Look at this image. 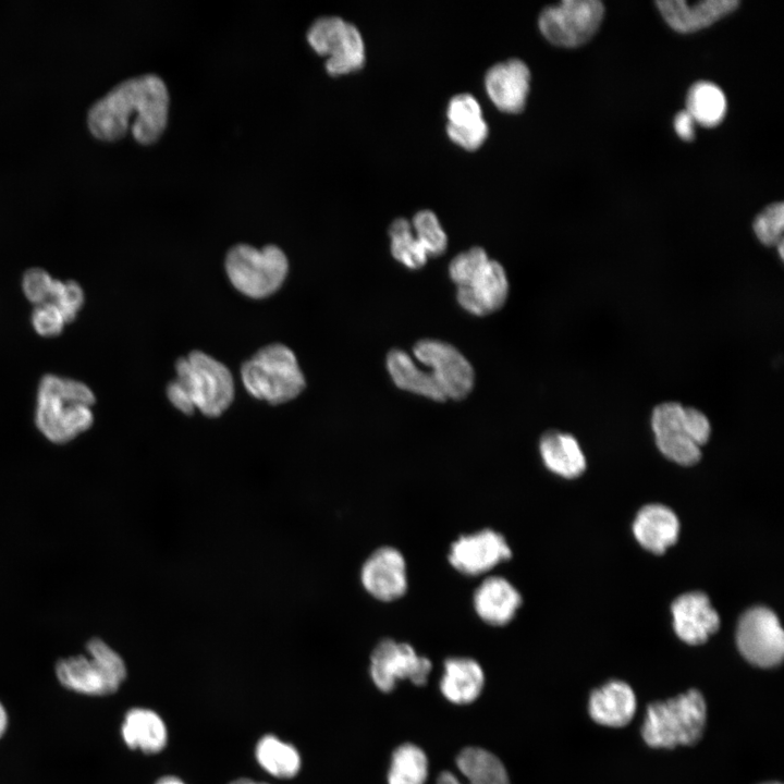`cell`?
Listing matches in <instances>:
<instances>
[{
  "label": "cell",
  "mask_w": 784,
  "mask_h": 784,
  "mask_svg": "<svg viewBox=\"0 0 784 784\" xmlns=\"http://www.w3.org/2000/svg\"><path fill=\"white\" fill-rule=\"evenodd\" d=\"M651 426L656 442L663 455L682 464L693 465L701 456L711 432L707 416L694 407L677 402H664L653 408Z\"/></svg>",
  "instance_id": "8992f818"
},
{
  "label": "cell",
  "mask_w": 784,
  "mask_h": 784,
  "mask_svg": "<svg viewBox=\"0 0 784 784\" xmlns=\"http://www.w3.org/2000/svg\"><path fill=\"white\" fill-rule=\"evenodd\" d=\"M758 240L767 246H776L782 240L784 228L783 203H774L764 208L755 219L752 224Z\"/></svg>",
  "instance_id": "e575fe53"
},
{
  "label": "cell",
  "mask_w": 784,
  "mask_h": 784,
  "mask_svg": "<svg viewBox=\"0 0 784 784\" xmlns=\"http://www.w3.org/2000/svg\"><path fill=\"white\" fill-rule=\"evenodd\" d=\"M169 91L152 73L127 78L97 100L88 111V126L99 139L115 140L128 128L142 144L155 142L168 121Z\"/></svg>",
  "instance_id": "6da1fadb"
},
{
  "label": "cell",
  "mask_w": 784,
  "mask_h": 784,
  "mask_svg": "<svg viewBox=\"0 0 784 784\" xmlns=\"http://www.w3.org/2000/svg\"><path fill=\"white\" fill-rule=\"evenodd\" d=\"M539 452L546 467L564 478L579 476L586 467V460L577 440L558 430L544 432L539 441Z\"/></svg>",
  "instance_id": "4316f807"
},
{
  "label": "cell",
  "mask_w": 784,
  "mask_h": 784,
  "mask_svg": "<svg viewBox=\"0 0 784 784\" xmlns=\"http://www.w3.org/2000/svg\"><path fill=\"white\" fill-rule=\"evenodd\" d=\"M633 531L645 549L660 554L677 540L679 523L669 507L649 504L638 512Z\"/></svg>",
  "instance_id": "cb8c5ba5"
},
{
  "label": "cell",
  "mask_w": 784,
  "mask_h": 784,
  "mask_svg": "<svg viewBox=\"0 0 784 784\" xmlns=\"http://www.w3.org/2000/svg\"><path fill=\"white\" fill-rule=\"evenodd\" d=\"M62 383L63 379L49 375L42 378L38 390L36 424L56 443L71 441L94 421L89 406L69 399Z\"/></svg>",
  "instance_id": "ba28073f"
},
{
  "label": "cell",
  "mask_w": 784,
  "mask_h": 784,
  "mask_svg": "<svg viewBox=\"0 0 784 784\" xmlns=\"http://www.w3.org/2000/svg\"><path fill=\"white\" fill-rule=\"evenodd\" d=\"M455 762L467 782L462 783L452 772L443 771L439 774L437 784H511L502 761L483 748H464Z\"/></svg>",
  "instance_id": "7402d4cb"
},
{
  "label": "cell",
  "mask_w": 784,
  "mask_h": 784,
  "mask_svg": "<svg viewBox=\"0 0 784 784\" xmlns=\"http://www.w3.org/2000/svg\"><path fill=\"white\" fill-rule=\"evenodd\" d=\"M306 36L318 53L328 57L326 69L329 74L342 75L364 66L365 44L353 23L340 16H321L313 22Z\"/></svg>",
  "instance_id": "9c48e42d"
},
{
  "label": "cell",
  "mask_w": 784,
  "mask_h": 784,
  "mask_svg": "<svg viewBox=\"0 0 784 784\" xmlns=\"http://www.w3.org/2000/svg\"><path fill=\"white\" fill-rule=\"evenodd\" d=\"M417 360L431 373L445 399L462 400L473 390L475 371L465 356L453 345L434 339L418 341L413 347Z\"/></svg>",
  "instance_id": "4fadbf2b"
},
{
  "label": "cell",
  "mask_w": 784,
  "mask_h": 784,
  "mask_svg": "<svg viewBox=\"0 0 784 784\" xmlns=\"http://www.w3.org/2000/svg\"><path fill=\"white\" fill-rule=\"evenodd\" d=\"M674 629L689 645H700L718 630L720 617L702 592H689L672 604Z\"/></svg>",
  "instance_id": "d6986e66"
},
{
  "label": "cell",
  "mask_w": 784,
  "mask_h": 784,
  "mask_svg": "<svg viewBox=\"0 0 784 784\" xmlns=\"http://www.w3.org/2000/svg\"><path fill=\"white\" fill-rule=\"evenodd\" d=\"M449 138L458 147L476 150L486 142L489 127L478 100L467 93L453 96L446 108Z\"/></svg>",
  "instance_id": "ffe728a7"
},
{
  "label": "cell",
  "mask_w": 784,
  "mask_h": 784,
  "mask_svg": "<svg viewBox=\"0 0 784 784\" xmlns=\"http://www.w3.org/2000/svg\"><path fill=\"white\" fill-rule=\"evenodd\" d=\"M121 734L128 748L139 749L147 755L160 752L168 742L166 723L157 712L146 708L127 711Z\"/></svg>",
  "instance_id": "484cf974"
},
{
  "label": "cell",
  "mask_w": 784,
  "mask_h": 784,
  "mask_svg": "<svg viewBox=\"0 0 784 784\" xmlns=\"http://www.w3.org/2000/svg\"><path fill=\"white\" fill-rule=\"evenodd\" d=\"M431 669V661L419 656L413 646L392 638L380 640L370 656L371 679L383 693L393 690L400 679H409L414 685L422 686Z\"/></svg>",
  "instance_id": "8fae6325"
},
{
  "label": "cell",
  "mask_w": 784,
  "mask_h": 784,
  "mask_svg": "<svg viewBox=\"0 0 784 784\" xmlns=\"http://www.w3.org/2000/svg\"><path fill=\"white\" fill-rule=\"evenodd\" d=\"M604 8L598 0H564L544 8L538 26L551 44L574 48L587 42L603 19Z\"/></svg>",
  "instance_id": "30bf717a"
},
{
  "label": "cell",
  "mask_w": 784,
  "mask_h": 784,
  "mask_svg": "<svg viewBox=\"0 0 784 784\" xmlns=\"http://www.w3.org/2000/svg\"><path fill=\"white\" fill-rule=\"evenodd\" d=\"M86 654L61 659L56 675L68 689L89 695L108 696L115 693L126 677L123 658L100 638L86 644Z\"/></svg>",
  "instance_id": "5b68a950"
},
{
  "label": "cell",
  "mask_w": 784,
  "mask_h": 784,
  "mask_svg": "<svg viewBox=\"0 0 784 784\" xmlns=\"http://www.w3.org/2000/svg\"><path fill=\"white\" fill-rule=\"evenodd\" d=\"M726 98L722 89L710 82H698L688 90L686 111L702 126L718 125L726 113Z\"/></svg>",
  "instance_id": "f546056e"
},
{
  "label": "cell",
  "mask_w": 784,
  "mask_h": 784,
  "mask_svg": "<svg viewBox=\"0 0 784 784\" xmlns=\"http://www.w3.org/2000/svg\"><path fill=\"white\" fill-rule=\"evenodd\" d=\"M241 379L252 396L272 405L294 400L306 387L295 354L281 343L268 344L244 362Z\"/></svg>",
  "instance_id": "3957f363"
},
{
  "label": "cell",
  "mask_w": 784,
  "mask_h": 784,
  "mask_svg": "<svg viewBox=\"0 0 784 784\" xmlns=\"http://www.w3.org/2000/svg\"><path fill=\"white\" fill-rule=\"evenodd\" d=\"M411 224L428 257H438L445 252L448 236L434 212L420 210L415 213Z\"/></svg>",
  "instance_id": "d6a6232c"
},
{
  "label": "cell",
  "mask_w": 784,
  "mask_h": 784,
  "mask_svg": "<svg viewBox=\"0 0 784 784\" xmlns=\"http://www.w3.org/2000/svg\"><path fill=\"white\" fill-rule=\"evenodd\" d=\"M509 280L502 265L489 259L480 273L467 285L456 290L460 306L476 316H486L500 309L506 302Z\"/></svg>",
  "instance_id": "e0dca14e"
},
{
  "label": "cell",
  "mask_w": 784,
  "mask_h": 784,
  "mask_svg": "<svg viewBox=\"0 0 784 784\" xmlns=\"http://www.w3.org/2000/svg\"><path fill=\"white\" fill-rule=\"evenodd\" d=\"M769 784H780V783H769Z\"/></svg>",
  "instance_id": "7bdbcfd3"
},
{
  "label": "cell",
  "mask_w": 784,
  "mask_h": 784,
  "mask_svg": "<svg viewBox=\"0 0 784 784\" xmlns=\"http://www.w3.org/2000/svg\"><path fill=\"white\" fill-rule=\"evenodd\" d=\"M427 777L428 758L420 747L405 743L394 750L388 784H425Z\"/></svg>",
  "instance_id": "4dcf8cb0"
},
{
  "label": "cell",
  "mask_w": 784,
  "mask_h": 784,
  "mask_svg": "<svg viewBox=\"0 0 784 784\" xmlns=\"http://www.w3.org/2000/svg\"><path fill=\"white\" fill-rule=\"evenodd\" d=\"M255 757L266 772L278 779L294 777L302 765L298 750L271 734L265 735L258 740Z\"/></svg>",
  "instance_id": "f1b7e54d"
},
{
  "label": "cell",
  "mask_w": 784,
  "mask_h": 784,
  "mask_svg": "<svg viewBox=\"0 0 784 784\" xmlns=\"http://www.w3.org/2000/svg\"><path fill=\"white\" fill-rule=\"evenodd\" d=\"M523 602L518 589L505 577L487 576L475 589L473 608L477 616L490 626H505L516 616Z\"/></svg>",
  "instance_id": "ac0fdd59"
},
{
  "label": "cell",
  "mask_w": 784,
  "mask_h": 784,
  "mask_svg": "<svg viewBox=\"0 0 784 784\" xmlns=\"http://www.w3.org/2000/svg\"><path fill=\"white\" fill-rule=\"evenodd\" d=\"M440 681L442 695L456 705L475 701L485 684V674L480 664L467 657H451L444 663Z\"/></svg>",
  "instance_id": "d4e9b609"
},
{
  "label": "cell",
  "mask_w": 784,
  "mask_h": 784,
  "mask_svg": "<svg viewBox=\"0 0 784 784\" xmlns=\"http://www.w3.org/2000/svg\"><path fill=\"white\" fill-rule=\"evenodd\" d=\"M694 119L686 111H679L674 118V128L676 134L684 140H691L694 138Z\"/></svg>",
  "instance_id": "f35d334b"
},
{
  "label": "cell",
  "mask_w": 784,
  "mask_h": 784,
  "mask_svg": "<svg viewBox=\"0 0 784 784\" xmlns=\"http://www.w3.org/2000/svg\"><path fill=\"white\" fill-rule=\"evenodd\" d=\"M35 330L44 336H53L61 332L64 319L59 308L52 303L39 304L32 317Z\"/></svg>",
  "instance_id": "8d00e7d4"
},
{
  "label": "cell",
  "mask_w": 784,
  "mask_h": 784,
  "mask_svg": "<svg viewBox=\"0 0 784 784\" xmlns=\"http://www.w3.org/2000/svg\"><path fill=\"white\" fill-rule=\"evenodd\" d=\"M8 726V714L3 707V705L0 702V738L4 734Z\"/></svg>",
  "instance_id": "ab89813d"
},
{
  "label": "cell",
  "mask_w": 784,
  "mask_h": 784,
  "mask_svg": "<svg viewBox=\"0 0 784 784\" xmlns=\"http://www.w3.org/2000/svg\"><path fill=\"white\" fill-rule=\"evenodd\" d=\"M588 710L591 719L599 724L623 726L634 716L636 697L629 685L612 681L591 693Z\"/></svg>",
  "instance_id": "603a6c76"
},
{
  "label": "cell",
  "mask_w": 784,
  "mask_h": 784,
  "mask_svg": "<svg viewBox=\"0 0 784 784\" xmlns=\"http://www.w3.org/2000/svg\"><path fill=\"white\" fill-rule=\"evenodd\" d=\"M736 642L750 663L771 667L784 654V634L777 616L763 607L749 609L739 620Z\"/></svg>",
  "instance_id": "7c38bea8"
},
{
  "label": "cell",
  "mask_w": 784,
  "mask_h": 784,
  "mask_svg": "<svg viewBox=\"0 0 784 784\" xmlns=\"http://www.w3.org/2000/svg\"><path fill=\"white\" fill-rule=\"evenodd\" d=\"M52 282L45 270L30 269L24 274L23 290L30 302L39 305L50 297Z\"/></svg>",
  "instance_id": "74e56055"
},
{
  "label": "cell",
  "mask_w": 784,
  "mask_h": 784,
  "mask_svg": "<svg viewBox=\"0 0 784 784\" xmlns=\"http://www.w3.org/2000/svg\"><path fill=\"white\" fill-rule=\"evenodd\" d=\"M530 71L520 59L493 64L485 75V88L492 103L502 112L524 110L530 88Z\"/></svg>",
  "instance_id": "2e32d148"
},
{
  "label": "cell",
  "mask_w": 784,
  "mask_h": 784,
  "mask_svg": "<svg viewBox=\"0 0 784 784\" xmlns=\"http://www.w3.org/2000/svg\"><path fill=\"white\" fill-rule=\"evenodd\" d=\"M176 379L167 387L171 404L185 415L198 409L215 418L234 399V381L229 368L210 355L195 350L175 362Z\"/></svg>",
  "instance_id": "7a4b0ae2"
},
{
  "label": "cell",
  "mask_w": 784,
  "mask_h": 784,
  "mask_svg": "<svg viewBox=\"0 0 784 784\" xmlns=\"http://www.w3.org/2000/svg\"><path fill=\"white\" fill-rule=\"evenodd\" d=\"M486 250L479 246L456 255L450 262L449 274L457 287L469 284L489 261Z\"/></svg>",
  "instance_id": "836d02e7"
},
{
  "label": "cell",
  "mask_w": 784,
  "mask_h": 784,
  "mask_svg": "<svg viewBox=\"0 0 784 784\" xmlns=\"http://www.w3.org/2000/svg\"><path fill=\"white\" fill-rule=\"evenodd\" d=\"M155 784H186L180 777L174 775H164L160 777Z\"/></svg>",
  "instance_id": "60d3db41"
},
{
  "label": "cell",
  "mask_w": 784,
  "mask_h": 784,
  "mask_svg": "<svg viewBox=\"0 0 784 784\" xmlns=\"http://www.w3.org/2000/svg\"><path fill=\"white\" fill-rule=\"evenodd\" d=\"M513 555L505 537L491 528L461 535L450 546L448 561L458 573L481 576Z\"/></svg>",
  "instance_id": "5bb4252c"
},
{
  "label": "cell",
  "mask_w": 784,
  "mask_h": 784,
  "mask_svg": "<svg viewBox=\"0 0 784 784\" xmlns=\"http://www.w3.org/2000/svg\"><path fill=\"white\" fill-rule=\"evenodd\" d=\"M706 719L707 707L702 695L690 689L675 698L650 705L641 735L649 746L656 748L693 745L701 737Z\"/></svg>",
  "instance_id": "277c9868"
},
{
  "label": "cell",
  "mask_w": 784,
  "mask_h": 784,
  "mask_svg": "<svg viewBox=\"0 0 784 784\" xmlns=\"http://www.w3.org/2000/svg\"><path fill=\"white\" fill-rule=\"evenodd\" d=\"M391 255L405 267L417 270L424 267L428 256L415 236L412 224L405 218L395 219L389 228Z\"/></svg>",
  "instance_id": "1f68e13d"
},
{
  "label": "cell",
  "mask_w": 784,
  "mask_h": 784,
  "mask_svg": "<svg viewBox=\"0 0 784 784\" xmlns=\"http://www.w3.org/2000/svg\"><path fill=\"white\" fill-rule=\"evenodd\" d=\"M739 5L738 0H660L657 7L675 30L691 33L708 27Z\"/></svg>",
  "instance_id": "44dd1931"
},
{
  "label": "cell",
  "mask_w": 784,
  "mask_h": 784,
  "mask_svg": "<svg viewBox=\"0 0 784 784\" xmlns=\"http://www.w3.org/2000/svg\"><path fill=\"white\" fill-rule=\"evenodd\" d=\"M359 581L373 599L392 602L408 588L407 565L402 552L392 546L375 549L363 562Z\"/></svg>",
  "instance_id": "9a60e30c"
},
{
  "label": "cell",
  "mask_w": 784,
  "mask_h": 784,
  "mask_svg": "<svg viewBox=\"0 0 784 784\" xmlns=\"http://www.w3.org/2000/svg\"><path fill=\"white\" fill-rule=\"evenodd\" d=\"M230 784H268V783H266V782H257V781H254V780H250V779L241 777V779H237V780L231 782Z\"/></svg>",
  "instance_id": "b9f144b4"
},
{
  "label": "cell",
  "mask_w": 784,
  "mask_h": 784,
  "mask_svg": "<svg viewBox=\"0 0 784 784\" xmlns=\"http://www.w3.org/2000/svg\"><path fill=\"white\" fill-rule=\"evenodd\" d=\"M49 298L59 308L64 321L71 322L83 305L84 294L81 286L74 281L53 280Z\"/></svg>",
  "instance_id": "d590c367"
},
{
  "label": "cell",
  "mask_w": 784,
  "mask_h": 784,
  "mask_svg": "<svg viewBox=\"0 0 784 784\" xmlns=\"http://www.w3.org/2000/svg\"><path fill=\"white\" fill-rule=\"evenodd\" d=\"M385 364L397 388L437 402L446 401L432 373L418 368L403 350L392 348L387 355Z\"/></svg>",
  "instance_id": "83f0119b"
},
{
  "label": "cell",
  "mask_w": 784,
  "mask_h": 784,
  "mask_svg": "<svg viewBox=\"0 0 784 784\" xmlns=\"http://www.w3.org/2000/svg\"><path fill=\"white\" fill-rule=\"evenodd\" d=\"M224 265L232 285L252 298H265L275 293L289 272L284 252L272 244L262 248L234 245L229 249Z\"/></svg>",
  "instance_id": "52a82bcc"
}]
</instances>
